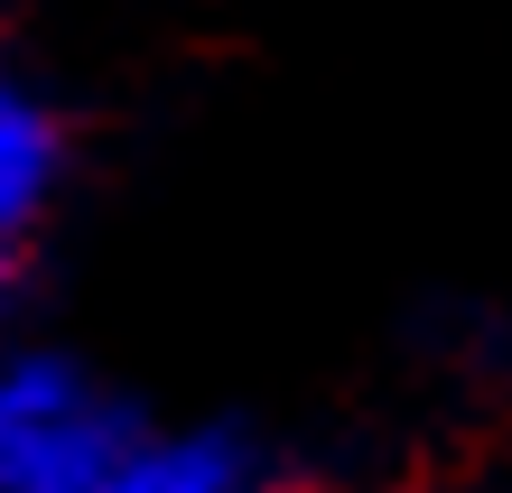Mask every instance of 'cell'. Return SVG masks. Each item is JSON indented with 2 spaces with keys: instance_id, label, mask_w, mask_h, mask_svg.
I'll return each instance as SVG.
<instances>
[{
  "instance_id": "6da1fadb",
  "label": "cell",
  "mask_w": 512,
  "mask_h": 493,
  "mask_svg": "<svg viewBox=\"0 0 512 493\" xmlns=\"http://www.w3.org/2000/svg\"><path fill=\"white\" fill-rule=\"evenodd\" d=\"M149 410L84 354L0 345V493H94Z\"/></svg>"
},
{
  "instance_id": "7a4b0ae2",
  "label": "cell",
  "mask_w": 512,
  "mask_h": 493,
  "mask_svg": "<svg viewBox=\"0 0 512 493\" xmlns=\"http://www.w3.org/2000/svg\"><path fill=\"white\" fill-rule=\"evenodd\" d=\"M75 177V121L28 56L0 47V252H28Z\"/></svg>"
},
{
  "instance_id": "3957f363",
  "label": "cell",
  "mask_w": 512,
  "mask_h": 493,
  "mask_svg": "<svg viewBox=\"0 0 512 493\" xmlns=\"http://www.w3.org/2000/svg\"><path fill=\"white\" fill-rule=\"evenodd\" d=\"M280 456L243 419H140L94 493H270Z\"/></svg>"
},
{
  "instance_id": "277c9868",
  "label": "cell",
  "mask_w": 512,
  "mask_h": 493,
  "mask_svg": "<svg viewBox=\"0 0 512 493\" xmlns=\"http://www.w3.org/2000/svg\"><path fill=\"white\" fill-rule=\"evenodd\" d=\"M10 307H19V252H0V326H10Z\"/></svg>"
}]
</instances>
